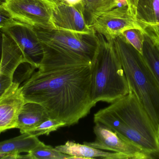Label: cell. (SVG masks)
Wrapping results in <instances>:
<instances>
[{
  "label": "cell",
  "mask_w": 159,
  "mask_h": 159,
  "mask_svg": "<svg viewBox=\"0 0 159 159\" xmlns=\"http://www.w3.org/2000/svg\"><path fill=\"white\" fill-rule=\"evenodd\" d=\"M42 44L38 71L20 86L23 99L41 105L49 118L66 127L75 125L95 106L91 97L92 60L70 49Z\"/></svg>",
  "instance_id": "6da1fadb"
},
{
  "label": "cell",
  "mask_w": 159,
  "mask_h": 159,
  "mask_svg": "<svg viewBox=\"0 0 159 159\" xmlns=\"http://www.w3.org/2000/svg\"><path fill=\"white\" fill-rule=\"evenodd\" d=\"M93 119L159 158L158 128L130 90L126 96L95 113Z\"/></svg>",
  "instance_id": "7a4b0ae2"
},
{
  "label": "cell",
  "mask_w": 159,
  "mask_h": 159,
  "mask_svg": "<svg viewBox=\"0 0 159 159\" xmlns=\"http://www.w3.org/2000/svg\"><path fill=\"white\" fill-rule=\"evenodd\" d=\"M97 35L99 46L91 65V97L94 105L99 101L113 103L130 91L114 41Z\"/></svg>",
  "instance_id": "3957f363"
},
{
  "label": "cell",
  "mask_w": 159,
  "mask_h": 159,
  "mask_svg": "<svg viewBox=\"0 0 159 159\" xmlns=\"http://www.w3.org/2000/svg\"><path fill=\"white\" fill-rule=\"evenodd\" d=\"M114 45L128 80L134 93L158 128L159 126V84L145 62L142 54L120 34Z\"/></svg>",
  "instance_id": "277c9868"
},
{
  "label": "cell",
  "mask_w": 159,
  "mask_h": 159,
  "mask_svg": "<svg viewBox=\"0 0 159 159\" xmlns=\"http://www.w3.org/2000/svg\"><path fill=\"white\" fill-rule=\"evenodd\" d=\"M0 5L15 20L36 29H55L52 21L54 5L45 0H0Z\"/></svg>",
  "instance_id": "5b68a950"
},
{
  "label": "cell",
  "mask_w": 159,
  "mask_h": 159,
  "mask_svg": "<svg viewBox=\"0 0 159 159\" xmlns=\"http://www.w3.org/2000/svg\"><path fill=\"white\" fill-rule=\"evenodd\" d=\"M34 29L42 43L70 49L92 61L99 46V37L95 32L87 34L57 29Z\"/></svg>",
  "instance_id": "8992f818"
},
{
  "label": "cell",
  "mask_w": 159,
  "mask_h": 159,
  "mask_svg": "<svg viewBox=\"0 0 159 159\" xmlns=\"http://www.w3.org/2000/svg\"><path fill=\"white\" fill-rule=\"evenodd\" d=\"M93 132L94 142H84V144L101 149L120 153L131 159H156L154 155L125 140L116 133L100 123H95Z\"/></svg>",
  "instance_id": "52a82bcc"
},
{
  "label": "cell",
  "mask_w": 159,
  "mask_h": 159,
  "mask_svg": "<svg viewBox=\"0 0 159 159\" xmlns=\"http://www.w3.org/2000/svg\"><path fill=\"white\" fill-rule=\"evenodd\" d=\"M145 27L130 13L128 6H124L115 7L102 14L91 28L96 33L103 35L107 41H112L126 30H143Z\"/></svg>",
  "instance_id": "ba28073f"
},
{
  "label": "cell",
  "mask_w": 159,
  "mask_h": 159,
  "mask_svg": "<svg viewBox=\"0 0 159 159\" xmlns=\"http://www.w3.org/2000/svg\"><path fill=\"white\" fill-rule=\"evenodd\" d=\"M0 30L14 40L27 63L37 69L38 63L43 57V49L34 28L16 21Z\"/></svg>",
  "instance_id": "9c48e42d"
},
{
  "label": "cell",
  "mask_w": 159,
  "mask_h": 159,
  "mask_svg": "<svg viewBox=\"0 0 159 159\" xmlns=\"http://www.w3.org/2000/svg\"><path fill=\"white\" fill-rule=\"evenodd\" d=\"M2 56L0 63V100L15 80V74L21 63H27L14 40L3 33Z\"/></svg>",
  "instance_id": "30bf717a"
},
{
  "label": "cell",
  "mask_w": 159,
  "mask_h": 159,
  "mask_svg": "<svg viewBox=\"0 0 159 159\" xmlns=\"http://www.w3.org/2000/svg\"><path fill=\"white\" fill-rule=\"evenodd\" d=\"M52 21L57 30L87 34L95 32L87 25L82 13L76 6L65 3L54 6Z\"/></svg>",
  "instance_id": "8fae6325"
},
{
  "label": "cell",
  "mask_w": 159,
  "mask_h": 159,
  "mask_svg": "<svg viewBox=\"0 0 159 159\" xmlns=\"http://www.w3.org/2000/svg\"><path fill=\"white\" fill-rule=\"evenodd\" d=\"M20 84L18 81H15L0 100V134L7 130L16 129L18 115L25 103Z\"/></svg>",
  "instance_id": "7c38bea8"
},
{
  "label": "cell",
  "mask_w": 159,
  "mask_h": 159,
  "mask_svg": "<svg viewBox=\"0 0 159 159\" xmlns=\"http://www.w3.org/2000/svg\"><path fill=\"white\" fill-rule=\"evenodd\" d=\"M44 143L38 137L28 133H21L20 136L0 143V158L23 159L20 153H29Z\"/></svg>",
  "instance_id": "4fadbf2b"
},
{
  "label": "cell",
  "mask_w": 159,
  "mask_h": 159,
  "mask_svg": "<svg viewBox=\"0 0 159 159\" xmlns=\"http://www.w3.org/2000/svg\"><path fill=\"white\" fill-rule=\"evenodd\" d=\"M57 151L71 156L73 159H129L120 153L107 152L87 145L67 141L64 145L54 147Z\"/></svg>",
  "instance_id": "5bb4252c"
},
{
  "label": "cell",
  "mask_w": 159,
  "mask_h": 159,
  "mask_svg": "<svg viewBox=\"0 0 159 159\" xmlns=\"http://www.w3.org/2000/svg\"><path fill=\"white\" fill-rule=\"evenodd\" d=\"M49 118L46 109L39 104L27 102L20 108L16 129L20 133H27Z\"/></svg>",
  "instance_id": "9a60e30c"
},
{
  "label": "cell",
  "mask_w": 159,
  "mask_h": 159,
  "mask_svg": "<svg viewBox=\"0 0 159 159\" xmlns=\"http://www.w3.org/2000/svg\"><path fill=\"white\" fill-rule=\"evenodd\" d=\"M142 55L159 84V35L149 27H145Z\"/></svg>",
  "instance_id": "2e32d148"
},
{
  "label": "cell",
  "mask_w": 159,
  "mask_h": 159,
  "mask_svg": "<svg viewBox=\"0 0 159 159\" xmlns=\"http://www.w3.org/2000/svg\"><path fill=\"white\" fill-rule=\"evenodd\" d=\"M88 26L91 27L102 14L118 7L127 6L126 0H82L76 5Z\"/></svg>",
  "instance_id": "e0dca14e"
},
{
  "label": "cell",
  "mask_w": 159,
  "mask_h": 159,
  "mask_svg": "<svg viewBox=\"0 0 159 159\" xmlns=\"http://www.w3.org/2000/svg\"><path fill=\"white\" fill-rule=\"evenodd\" d=\"M135 17L159 35V0H138Z\"/></svg>",
  "instance_id": "ac0fdd59"
},
{
  "label": "cell",
  "mask_w": 159,
  "mask_h": 159,
  "mask_svg": "<svg viewBox=\"0 0 159 159\" xmlns=\"http://www.w3.org/2000/svg\"><path fill=\"white\" fill-rule=\"evenodd\" d=\"M23 159H73L71 156L57 151L51 146L44 143L36 147L26 155Z\"/></svg>",
  "instance_id": "d6986e66"
},
{
  "label": "cell",
  "mask_w": 159,
  "mask_h": 159,
  "mask_svg": "<svg viewBox=\"0 0 159 159\" xmlns=\"http://www.w3.org/2000/svg\"><path fill=\"white\" fill-rule=\"evenodd\" d=\"M64 127H66V124L64 122L48 118L27 133L36 137L43 135H48L52 132L56 131L60 128Z\"/></svg>",
  "instance_id": "ffe728a7"
},
{
  "label": "cell",
  "mask_w": 159,
  "mask_h": 159,
  "mask_svg": "<svg viewBox=\"0 0 159 159\" xmlns=\"http://www.w3.org/2000/svg\"><path fill=\"white\" fill-rule=\"evenodd\" d=\"M143 30L139 29H129L124 31L121 33L127 42L141 53H142L144 39Z\"/></svg>",
  "instance_id": "44dd1931"
},
{
  "label": "cell",
  "mask_w": 159,
  "mask_h": 159,
  "mask_svg": "<svg viewBox=\"0 0 159 159\" xmlns=\"http://www.w3.org/2000/svg\"><path fill=\"white\" fill-rule=\"evenodd\" d=\"M16 21L8 10L0 5V29L7 27Z\"/></svg>",
  "instance_id": "7402d4cb"
},
{
  "label": "cell",
  "mask_w": 159,
  "mask_h": 159,
  "mask_svg": "<svg viewBox=\"0 0 159 159\" xmlns=\"http://www.w3.org/2000/svg\"><path fill=\"white\" fill-rule=\"evenodd\" d=\"M128 5V9L130 13L135 16L136 15V5L138 0H126Z\"/></svg>",
  "instance_id": "603a6c76"
},
{
  "label": "cell",
  "mask_w": 159,
  "mask_h": 159,
  "mask_svg": "<svg viewBox=\"0 0 159 159\" xmlns=\"http://www.w3.org/2000/svg\"><path fill=\"white\" fill-rule=\"evenodd\" d=\"M64 3L71 6H76L81 3L82 0H63Z\"/></svg>",
  "instance_id": "cb8c5ba5"
},
{
  "label": "cell",
  "mask_w": 159,
  "mask_h": 159,
  "mask_svg": "<svg viewBox=\"0 0 159 159\" xmlns=\"http://www.w3.org/2000/svg\"><path fill=\"white\" fill-rule=\"evenodd\" d=\"M3 33L2 32L0 31V63L2 61V48H3Z\"/></svg>",
  "instance_id": "d4e9b609"
},
{
  "label": "cell",
  "mask_w": 159,
  "mask_h": 159,
  "mask_svg": "<svg viewBox=\"0 0 159 159\" xmlns=\"http://www.w3.org/2000/svg\"><path fill=\"white\" fill-rule=\"evenodd\" d=\"M47 2L52 4L53 5H58L64 3L63 0H45Z\"/></svg>",
  "instance_id": "484cf974"
},
{
  "label": "cell",
  "mask_w": 159,
  "mask_h": 159,
  "mask_svg": "<svg viewBox=\"0 0 159 159\" xmlns=\"http://www.w3.org/2000/svg\"><path fill=\"white\" fill-rule=\"evenodd\" d=\"M157 133L158 140L159 143V126L158 127L157 130Z\"/></svg>",
  "instance_id": "4316f807"
}]
</instances>
